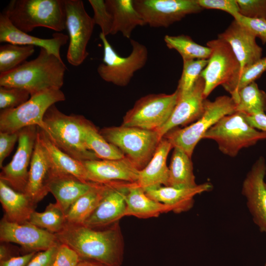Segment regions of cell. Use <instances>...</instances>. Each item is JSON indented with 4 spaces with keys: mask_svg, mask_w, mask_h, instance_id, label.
Instances as JSON below:
<instances>
[{
    "mask_svg": "<svg viewBox=\"0 0 266 266\" xmlns=\"http://www.w3.org/2000/svg\"><path fill=\"white\" fill-rule=\"evenodd\" d=\"M55 234L60 243L68 246L81 259L104 266H121L122 264L124 241L119 222L101 229L66 222L63 229Z\"/></svg>",
    "mask_w": 266,
    "mask_h": 266,
    "instance_id": "1",
    "label": "cell"
},
{
    "mask_svg": "<svg viewBox=\"0 0 266 266\" xmlns=\"http://www.w3.org/2000/svg\"><path fill=\"white\" fill-rule=\"evenodd\" d=\"M66 69L62 59L41 48L34 59L0 73V86L23 89L31 96L49 89H61Z\"/></svg>",
    "mask_w": 266,
    "mask_h": 266,
    "instance_id": "2",
    "label": "cell"
},
{
    "mask_svg": "<svg viewBox=\"0 0 266 266\" xmlns=\"http://www.w3.org/2000/svg\"><path fill=\"white\" fill-rule=\"evenodd\" d=\"M89 121L82 115H66L54 104L45 112L43 124L39 128L58 148L74 159L81 162L98 160L85 142V129Z\"/></svg>",
    "mask_w": 266,
    "mask_h": 266,
    "instance_id": "3",
    "label": "cell"
},
{
    "mask_svg": "<svg viewBox=\"0 0 266 266\" xmlns=\"http://www.w3.org/2000/svg\"><path fill=\"white\" fill-rule=\"evenodd\" d=\"M12 24L28 33L37 27L66 29L65 0H12L4 11Z\"/></svg>",
    "mask_w": 266,
    "mask_h": 266,
    "instance_id": "4",
    "label": "cell"
},
{
    "mask_svg": "<svg viewBox=\"0 0 266 266\" xmlns=\"http://www.w3.org/2000/svg\"><path fill=\"white\" fill-rule=\"evenodd\" d=\"M100 132L139 170L151 160L162 139L156 131L122 125L105 127Z\"/></svg>",
    "mask_w": 266,
    "mask_h": 266,
    "instance_id": "5",
    "label": "cell"
},
{
    "mask_svg": "<svg viewBox=\"0 0 266 266\" xmlns=\"http://www.w3.org/2000/svg\"><path fill=\"white\" fill-rule=\"evenodd\" d=\"M235 112L236 103L231 97L219 96L213 101L205 99L203 113L198 120L183 129L170 130L163 137L173 148H179L192 158L195 147L206 132L223 117Z\"/></svg>",
    "mask_w": 266,
    "mask_h": 266,
    "instance_id": "6",
    "label": "cell"
},
{
    "mask_svg": "<svg viewBox=\"0 0 266 266\" xmlns=\"http://www.w3.org/2000/svg\"><path fill=\"white\" fill-rule=\"evenodd\" d=\"M203 138L214 140L223 154L233 157L242 148L266 139V132L251 126L244 114L236 111L221 118L206 132Z\"/></svg>",
    "mask_w": 266,
    "mask_h": 266,
    "instance_id": "7",
    "label": "cell"
},
{
    "mask_svg": "<svg viewBox=\"0 0 266 266\" xmlns=\"http://www.w3.org/2000/svg\"><path fill=\"white\" fill-rule=\"evenodd\" d=\"M100 38L103 44V56L102 63L97 68L99 75L107 82L120 87L127 86L135 72L146 65L148 58L147 47L138 41L131 39L130 54L122 57L101 33H100Z\"/></svg>",
    "mask_w": 266,
    "mask_h": 266,
    "instance_id": "8",
    "label": "cell"
},
{
    "mask_svg": "<svg viewBox=\"0 0 266 266\" xmlns=\"http://www.w3.org/2000/svg\"><path fill=\"white\" fill-rule=\"evenodd\" d=\"M65 100V95L61 89H49L31 96L28 100L16 108L1 110L0 132L15 133L31 126L40 127L47 109Z\"/></svg>",
    "mask_w": 266,
    "mask_h": 266,
    "instance_id": "9",
    "label": "cell"
},
{
    "mask_svg": "<svg viewBox=\"0 0 266 266\" xmlns=\"http://www.w3.org/2000/svg\"><path fill=\"white\" fill-rule=\"evenodd\" d=\"M178 98L177 89L171 94H151L142 97L126 113L122 125L156 131L168 120Z\"/></svg>",
    "mask_w": 266,
    "mask_h": 266,
    "instance_id": "10",
    "label": "cell"
},
{
    "mask_svg": "<svg viewBox=\"0 0 266 266\" xmlns=\"http://www.w3.org/2000/svg\"><path fill=\"white\" fill-rule=\"evenodd\" d=\"M66 26L69 45L66 58L72 66L81 65L89 55L88 43L92 35L95 23L87 12L81 0H65Z\"/></svg>",
    "mask_w": 266,
    "mask_h": 266,
    "instance_id": "11",
    "label": "cell"
},
{
    "mask_svg": "<svg viewBox=\"0 0 266 266\" xmlns=\"http://www.w3.org/2000/svg\"><path fill=\"white\" fill-rule=\"evenodd\" d=\"M133 5L145 25L167 28L186 16L203 9L197 0H133Z\"/></svg>",
    "mask_w": 266,
    "mask_h": 266,
    "instance_id": "12",
    "label": "cell"
},
{
    "mask_svg": "<svg viewBox=\"0 0 266 266\" xmlns=\"http://www.w3.org/2000/svg\"><path fill=\"white\" fill-rule=\"evenodd\" d=\"M206 46L211 49V54L200 75L204 82L205 99L216 87L231 80L240 69L237 58L226 42L217 38L208 41Z\"/></svg>",
    "mask_w": 266,
    "mask_h": 266,
    "instance_id": "13",
    "label": "cell"
},
{
    "mask_svg": "<svg viewBox=\"0 0 266 266\" xmlns=\"http://www.w3.org/2000/svg\"><path fill=\"white\" fill-rule=\"evenodd\" d=\"M0 241L19 244L25 254L44 251L60 244L55 233L29 221L10 222L4 216L0 222Z\"/></svg>",
    "mask_w": 266,
    "mask_h": 266,
    "instance_id": "14",
    "label": "cell"
},
{
    "mask_svg": "<svg viewBox=\"0 0 266 266\" xmlns=\"http://www.w3.org/2000/svg\"><path fill=\"white\" fill-rule=\"evenodd\" d=\"M37 126L24 128L19 132L18 144L11 162L1 168L0 180L16 191L25 193L37 137Z\"/></svg>",
    "mask_w": 266,
    "mask_h": 266,
    "instance_id": "15",
    "label": "cell"
},
{
    "mask_svg": "<svg viewBox=\"0 0 266 266\" xmlns=\"http://www.w3.org/2000/svg\"><path fill=\"white\" fill-rule=\"evenodd\" d=\"M129 183L121 181L104 183L103 195L99 204L83 225L91 228H104L125 217V197Z\"/></svg>",
    "mask_w": 266,
    "mask_h": 266,
    "instance_id": "16",
    "label": "cell"
},
{
    "mask_svg": "<svg viewBox=\"0 0 266 266\" xmlns=\"http://www.w3.org/2000/svg\"><path fill=\"white\" fill-rule=\"evenodd\" d=\"M266 164L260 157L253 165L244 180L242 193L255 224L266 233V187L264 178Z\"/></svg>",
    "mask_w": 266,
    "mask_h": 266,
    "instance_id": "17",
    "label": "cell"
},
{
    "mask_svg": "<svg viewBox=\"0 0 266 266\" xmlns=\"http://www.w3.org/2000/svg\"><path fill=\"white\" fill-rule=\"evenodd\" d=\"M204 87V80L200 76L189 91L179 92L178 100L171 116L162 127L156 130L161 139L170 130L196 121L202 116L206 99L203 95Z\"/></svg>",
    "mask_w": 266,
    "mask_h": 266,
    "instance_id": "18",
    "label": "cell"
},
{
    "mask_svg": "<svg viewBox=\"0 0 266 266\" xmlns=\"http://www.w3.org/2000/svg\"><path fill=\"white\" fill-rule=\"evenodd\" d=\"M229 44L237 58L240 70L259 60L262 48L256 42V37L245 26L233 20L223 33L218 35Z\"/></svg>",
    "mask_w": 266,
    "mask_h": 266,
    "instance_id": "19",
    "label": "cell"
},
{
    "mask_svg": "<svg viewBox=\"0 0 266 266\" xmlns=\"http://www.w3.org/2000/svg\"><path fill=\"white\" fill-rule=\"evenodd\" d=\"M89 181L104 183L111 181L135 183L139 171L126 157L117 160H92L82 162Z\"/></svg>",
    "mask_w": 266,
    "mask_h": 266,
    "instance_id": "20",
    "label": "cell"
},
{
    "mask_svg": "<svg viewBox=\"0 0 266 266\" xmlns=\"http://www.w3.org/2000/svg\"><path fill=\"white\" fill-rule=\"evenodd\" d=\"M69 40L68 36L61 33H56L50 38H42L25 33L11 22L4 12L0 14V42L19 45L38 46L62 59L61 48Z\"/></svg>",
    "mask_w": 266,
    "mask_h": 266,
    "instance_id": "21",
    "label": "cell"
},
{
    "mask_svg": "<svg viewBox=\"0 0 266 266\" xmlns=\"http://www.w3.org/2000/svg\"><path fill=\"white\" fill-rule=\"evenodd\" d=\"M95 182H85L67 173L59 171L52 166L48 182V190L66 213L71 204L94 187Z\"/></svg>",
    "mask_w": 266,
    "mask_h": 266,
    "instance_id": "22",
    "label": "cell"
},
{
    "mask_svg": "<svg viewBox=\"0 0 266 266\" xmlns=\"http://www.w3.org/2000/svg\"><path fill=\"white\" fill-rule=\"evenodd\" d=\"M51 168V162L37 133L25 192L36 204L49 193L47 185Z\"/></svg>",
    "mask_w": 266,
    "mask_h": 266,
    "instance_id": "23",
    "label": "cell"
},
{
    "mask_svg": "<svg viewBox=\"0 0 266 266\" xmlns=\"http://www.w3.org/2000/svg\"><path fill=\"white\" fill-rule=\"evenodd\" d=\"M212 188V184L206 182L190 188L162 186L147 190L145 192L152 200L171 207L172 212L180 213L192 208L195 196L209 191Z\"/></svg>",
    "mask_w": 266,
    "mask_h": 266,
    "instance_id": "24",
    "label": "cell"
},
{
    "mask_svg": "<svg viewBox=\"0 0 266 266\" xmlns=\"http://www.w3.org/2000/svg\"><path fill=\"white\" fill-rule=\"evenodd\" d=\"M173 148L171 143L163 138L151 160L142 169L139 170L138 178L135 183L144 191L167 186L169 168L166 164L168 154Z\"/></svg>",
    "mask_w": 266,
    "mask_h": 266,
    "instance_id": "25",
    "label": "cell"
},
{
    "mask_svg": "<svg viewBox=\"0 0 266 266\" xmlns=\"http://www.w3.org/2000/svg\"><path fill=\"white\" fill-rule=\"evenodd\" d=\"M0 202L6 219L23 223L29 221L37 205L25 193L15 191L0 180Z\"/></svg>",
    "mask_w": 266,
    "mask_h": 266,
    "instance_id": "26",
    "label": "cell"
},
{
    "mask_svg": "<svg viewBox=\"0 0 266 266\" xmlns=\"http://www.w3.org/2000/svg\"><path fill=\"white\" fill-rule=\"evenodd\" d=\"M125 199V216L147 219L157 217L162 213L172 211L170 206L156 201L147 196L145 191L135 183H129Z\"/></svg>",
    "mask_w": 266,
    "mask_h": 266,
    "instance_id": "27",
    "label": "cell"
},
{
    "mask_svg": "<svg viewBox=\"0 0 266 266\" xmlns=\"http://www.w3.org/2000/svg\"><path fill=\"white\" fill-rule=\"evenodd\" d=\"M108 11L113 20L112 35L118 33L130 38L133 31L145 24L135 9L133 0H105Z\"/></svg>",
    "mask_w": 266,
    "mask_h": 266,
    "instance_id": "28",
    "label": "cell"
},
{
    "mask_svg": "<svg viewBox=\"0 0 266 266\" xmlns=\"http://www.w3.org/2000/svg\"><path fill=\"white\" fill-rule=\"evenodd\" d=\"M37 134L54 168L72 175L82 181L91 182L82 162L74 159L58 148L38 127Z\"/></svg>",
    "mask_w": 266,
    "mask_h": 266,
    "instance_id": "29",
    "label": "cell"
},
{
    "mask_svg": "<svg viewBox=\"0 0 266 266\" xmlns=\"http://www.w3.org/2000/svg\"><path fill=\"white\" fill-rule=\"evenodd\" d=\"M168 167V185L177 188H190L198 185L190 157L183 150L173 148Z\"/></svg>",
    "mask_w": 266,
    "mask_h": 266,
    "instance_id": "30",
    "label": "cell"
},
{
    "mask_svg": "<svg viewBox=\"0 0 266 266\" xmlns=\"http://www.w3.org/2000/svg\"><path fill=\"white\" fill-rule=\"evenodd\" d=\"M103 183L95 182L89 192L77 199L66 213V222L84 224L94 212L103 195Z\"/></svg>",
    "mask_w": 266,
    "mask_h": 266,
    "instance_id": "31",
    "label": "cell"
},
{
    "mask_svg": "<svg viewBox=\"0 0 266 266\" xmlns=\"http://www.w3.org/2000/svg\"><path fill=\"white\" fill-rule=\"evenodd\" d=\"M236 111L253 115L266 111V93L259 89L256 82L242 88L235 101Z\"/></svg>",
    "mask_w": 266,
    "mask_h": 266,
    "instance_id": "32",
    "label": "cell"
},
{
    "mask_svg": "<svg viewBox=\"0 0 266 266\" xmlns=\"http://www.w3.org/2000/svg\"><path fill=\"white\" fill-rule=\"evenodd\" d=\"M164 39L166 46L177 51L183 60H208L211 54L209 47L196 43L187 35H166Z\"/></svg>",
    "mask_w": 266,
    "mask_h": 266,
    "instance_id": "33",
    "label": "cell"
},
{
    "mask_svg": "<svg viewBox=\"0 0 266 266\" xmlns=\"http://www.w3.org/2000/svg\"><path fill=\"white\" fill-rule=\"evenodd\" d=\"M85 142L87 148L101 160H117L125 157L115 146L108 142L90 121L85 129Z\"/></svg>",
    "mask_w": 266,
    "mask_h": 266,
    "instance_id": "34",
    "label": "cell"
},
{
    "mask_svg": "<svg viewBox=\"0 0 266 266\" xmlns=\"http://www.w3.org/2000/svg\"><path fill=\"white\" fill-rule=\"evenodd\" d=\"M29 222L53 233L61 231L66 223L65 213L56 202L49 203L43 212L34 211Z\"/></svg>",
    "mask_w": 266,
    "mask_h": 266,
    "instance_id": "35",
    "label": "cell"
},
{
    "mask_svg": "<svg viewBox=\"0 0 266 266\" xmlns=\"http://www.w3.org/2000/svg\"><path fill=\"white\" fill-rule=\"evenodd\" d=\"M266 71V57L240 70L231 80L222 85L236 101L238 92L244 87L255 82Z\"/></svg>",
    "mask_w": 266,
    "mask_h": 266,
    "instance_id": "36",
    "label": "cell"
},
{
    "mask_svg": "<svg viewBox=\"0 0 266 266\" xmlns=\"http://www.w3.org/2000/svg\"><path fill=\"white\" fill-rule=\"evenodd\" d=\"M34 46L6 43L0 46V74L16 68L34 52Z\"/></svg>",
    "mask_w": 266,
    "mask_h": 266,
    "instance_id": "37",
    "label": "cell"
},
{
    "mask_svg": "<svg viewBox=\"0 0 266 266\" xmlns=\"http://www.w3.org/2000/svg\"><path fill=\"white\" fill-rule=\"evenodd\" d=\"M183 70L177 89L180 93L191 90L200 77L208 62L207 60H183Z\"/></svg>",
    "mask_w": 266,
    "mask_h": 266,
    "instance_id": "38",
    "label": "cell"
},
{
    "mask_svg": "<svg viewBox=\"0 0 266 266\" xmlns=\"http://www.w3.org/2000/svg\"><path fill=\"white\" fill-rule=\"evenodd\" d=\"M30 98V93L25 89L0 86L1 110L16 108L28 100Z\"/></svg>",
    "mask_w": 266,
    "mask_h": 266,
    "instance_id": "39",
    "label": "cell"
},
{
    "mask_svg": "<svg viewBox=\"0 0 266 266\" xmlns=\"http://www.w3.org/2000/svg\"><path fill=\"white\" fill-rule=\"evenodd\" d=\"M94 11L93 17L95 24L98 25L105 36L110 34L113 24L112 17L107 10L105 0H89Z\"/></svg>",
    "mask_w": 266,
    "mask_h": 266,
    "instance_id": "40",
    "label": "cell"
},
{
    "mask_svg": "<svg viewBox=\"0 0 266 266\" xmlns=\"http://www.w3.org/2000/svg\"><path fill=\"white\" fill-rule=\"evenodd\" d=\"M239 14L245 17L266 20V0H236Z\"/></svg>",
    "mask_w": 266,
    "mask_h": 266,
    "instance_id": "41",
    "label": "cell"
},
{
    "mask_svg": "<svg viewBox=\"0 0 266 266\" xmlns=\"http://www.w3.org/2000/svg\"><path fill=\"white\" fill-rule=\"evenodd\" d=\"M234 19L245 26L256 38H259L263 44L266 43V20L249 18L240 14Z\"/></svg>",
    "mask_w": 266,
    "mask_h": 266,
    "instance_id": "42",
    "label": "cell"
},
{
    "mask_svg": "<svg viewBox=\"0 0 266 266\" xmlns=\"http://www.w3.org/2000/svg\"><path fill=\"white\" fill-rule=\"evenodd\" d=\"M81 259L74 250L60 243L52 266H76Z\"/></svg>",
    "mask_w": 266,
    "mask_h": 266,
    "instance_id": "43",
    "label": "cell"
},
{
    "mask_svg": "<svg viewBox=\"0 0 266 266\" xmlns=\"http://www.w3.org/2000/svg\"><path fill=\"white\" fill-rule=\"evenodd\" d=\"M203 9H213L225 11L235 18L239 14L236 0H197Z\"/></svg>",
    "mask_w": 266,
    "mask_h": 266,
    "instance_id": "44",
    "label": "cell"
},
{
    "mask_svg": "<svg viewBox=\"0 0 266 266\" xmlns=\"http://www.w3.org/2000/svg\"><path fill=\"white\" fill-rule=\"evenodd\" d=\"M19 132L5 133L0 132V167L3 166L4 159L8 156L19 138Z\"/></svg>",
    "mask_w": 266,
    "mask_h": 266,
    "instance_id": "45",
    "label": "cell"
},
{
    "mask_svg": "<svg viewBox=\"0 0 266 266\" xmlns=\"http://www.w3.org/2000/svg\"><path fill=\"white\" fill-rule=\"evenodd\" d=\"M59 245L37 252L26 266H52Z\"/></svg>",
    "mask_w": 266,
    "mask_h": 266,
    "instance_id": "46",
    "label": "cell"
},
{
    "mask_svg": "<svg viewBox=\"0 0 266 266\" xmlns=\"http://www.w3.org/2000/svg\"><path fill=\"white\" fill-rule=\"evenodd\" d=\"M36 253L31 252L0 261V266H26Z\"/></svg>",
    "mask_w": 266,
    "mask_h": 266,
    "instance_id": "47",
    "label": "cell"
},
{
    "mask_svg": "<svg viewBox=\"0 0 266 266\" xmlns=\"http://www.w3.org/2000/svg\"><path fill=\"white\" fill-rule=\"evenodd\" d=\"M244 115L246 122L256 130L266 132V115L265 113L253 115L244 114Z\"/></svg>",
    "mask_w": 266,
    "mask_h": 266,
    "instance_id": "48",
    "label": "cell"
},
{
    "mask_svg": "<svg viewBox=\"0 0 266 266\" xmlns=\"http://www.w3.org/2000/svg\"><path fill=\"white\" fill-rule=\"evenodd\" d=\"M0 262L7 260L17 255L18 250L15 249L14 247L8 244L7 242H0Z\"/></svg>",
    "mask_w": 266,
    "mask_h": 266,
    "instance_id": "49",
    "label": "cell"
},
{
    "mask_svg": "<svg viewBox=\"0 0 266 266\" xmlns=\"http://www.w3.org/2000/svg\"><path fill=\"white\" fill-rule=\"evenodd\" d=\"M76 266H104L95 261L81 259Z\"/></svg>",
    "mask_w": 266,
    "mask_h": 266,
    "instance_id": "50",
    "label": "cell"
},
{
    "mask_svg": "<svg viewBox=\"0 0 266 266\" xmlns=\"http://www.w3.org/2000/svg\"><path fill=\"white\" fill-rule=\"evenodd\" d=\"M265 266H266V263L265 264Z\"/></svg>",
    "mask_w": 266,
    "mask_h": 266,
    "instance_id": "51",
    "label": "cell"
},
{
    "mask_svg": "<svg viewBox=\"0 0 266 266\" xmlns=\"http://www.w3.org/2000/svg\"><path fill=\"white\" fill-rule=\"evenodd\" d=\"M265 185H266V183L265 184Z\"/></svg>",
    "mask_w": 266,
    "mask_h": 266,
    "instance_id": "52",
    "label": "cell"
}]
</instances>
